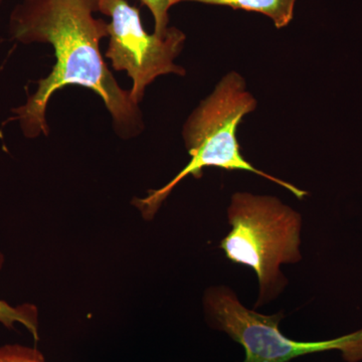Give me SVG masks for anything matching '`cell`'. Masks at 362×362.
<instances>
[{
	"mask_svg": "<svg viewBox=\"0 0 362 362\" xmlns=\"http://www.w3.org/2000/svg\"><path fill=\"white\" fill-rule=\"evenodd\" d=\"M195 1L209 6L230 7L233 9L254 11L268 16L277 28L289 25L294 16L297 0H181Z\"/></svg>",
	"mask_w": 362,
	"mask_h": 362,
	"instance_id": "obj_6",
	"label": "cell"
},
{
	"mask_svg": "<svg viewBox=\"0 0 362 362\" xmlns=\"http://www.w3.org/2000/svg\"><path fill=\"white\" fill-rule=\"evenodd\" d=\"M97 0H23L14 8L9 32L23 44L47 42L56 56V65L23 106L14 110L26 137L49 133L45 111L57 90L78 85L102 98L119 125L137 120V105L130 92L117 84L100 52V40L108 37L107 23L97 20Z\"/></svg>",
	"mask_w": 362,
	"mask_h": 362,
	"instance_id": "obj_1",
	"label": "cell"
},
{
	"mask_svg": "<svg viewBox=\"0 0 362 362\" xmlns=\"http://www.w3.org/2000/svg\"><path fill=\"white\" fill-rule=\"evenodd\" d=\"M1 2H2V0H0V4H1Z\"/></svg>",
	"mask_w": 362,
	"mask_h": 362,
	"instance_id": "obj_10",
	"label": "cell"
},
{
	"mask_svg": "<svg viewBox=\"0 0 362 362\" xmlns=\"http://www.w3.org/2000/svg\"><path fill=\"white\" fill-rule=\"evenodd\" d=\"M145 6L148 7L154 18V33L164 35L169 28V11L181 0H140Z\"/></svg>",
	"mask_w": 362,
	"mask_h": 362,
	"instance_id": "obj_8",
	"label": "cell"
},
{
	"mask_svg": "<svg viewBox=\"0 0 362 362\" xmlns=\"http://www.w3.org/2000/svg\"><path fill=\"white\" fill-rule=\"evenodd\" d=\"M256 108V99L247 90L244 78L237 71L226 74L185 123L183 138L192 157L187 165L165 187L134 202L143 218L152 220L181 180L188 175L201 178L202 171L207 168L252 173L277 183L298 199H304L307 192L259 170L243 156L237 138L238 126Z\"/></svg>",
	"mask_w": 362,
	"mask_h": 362,
	"instance_id": "obj_2",
	"label": "cell"
},
{
	"mask_svg": "<svg viewBox=\"0 0 362 362\" xmlns=\"http://www.w3.org/2000/svg\"><path fill=\"white\" fill-rule=\"evenodd\" d=\"M97 11L111 18L107 23L110 42L106 57L116 71H126L132 78L133 103H139L147 86L159 76L185 75L175 64L185 42L180 30L169 28L164 35H149L143 28L139 9L127 0H97Z\"/></svg>",
	"mask_w": 362,
	"mask_h": 362,
	"instance_id": "obj_5",
	"label": "cell"
},
{
	"mask_svg": "<svg viewBox=\"0 0 362 362\" xmlns=\"http://www.w3.org/2000/svg\"><path fill=\"white\" fill-rule=\"evenodd\" d=\"M0 362H45L44 356L35 349L23 345L0 347Z\"/></svg>",
	"mask_w": 362,
	"mask_h": 362,
	"instance_id": "obj_9",
	"label": "cell"
},
{
	"mask_svg": "<svg viewBox=\"0 0 362 362\" xmlns=\"http://www.w3.org/2000/svg\"><path fill=\"white\" fill-rule=\"evenodd\" d=\"M4 264V256L0 252V270ZM0 323L9 329H13L16 323L25 326L35 338V341L39 337V314L35 305L23 304L20 306H11L6 301L0 300Z\"/></svg>",
	"mask_w": 362,
	"mask_h": 362,
	"instance_id": "obj_7",
	"label": "cell"
},
{
	"mask_svg": "<svg viewBox=\"0 0 362 362\" xmlns=\"http://www.w3.org/2000/svg\"><path fill=\"white\" fill-rule=\"evenodd\" d=\"M230 232L221 240L226 258L258 278L255 308L277 298L288 284L280 267L301 261L302 216L277 197L235 192L228 209Z\"/></svg>",
	"mask_w": 362,
	"mask_h": 362,
	"instance_id": "obj_3",
	"label": "cell"
},
{
	"mask_svg": "<svg viewBox=\"0 0 362 362\" xmlns=\"http://www.w3.org/2000/svg\"><path fill=\"white\" fill-rule=\"evenodd\" d=\"M204 309L211 327L244 347L246 356L243 362H289L327 351H339L345 362H362V329L321 341L292 339L279 328L284 318L282 312L265 315L247 308L226 286L207 290Z\"/></svg>",
	"mask_w": 362,
	"mask_h": 362,
	"instance_id": "obj_4",
	"label": "cell"
}]
</instances>
